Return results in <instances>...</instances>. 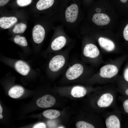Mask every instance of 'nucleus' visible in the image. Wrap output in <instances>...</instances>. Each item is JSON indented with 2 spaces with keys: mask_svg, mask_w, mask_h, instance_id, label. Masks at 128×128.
Listing matches in <instances>:
<instances>
[{
  "mask_svg": "<svg viewBox=\"0 0 128 128\" xmlns=\"http://www.w3.org/2000/svg\"><path fill=\"white\" fill-rule=\"evenodd\" d=\"M105 124L107 128H120V127L119 120L114 115L110 116L106 119Z\"/></svg>",
  "mask_w": 128,
  "mask_h": 128,
  "instance_id": "obj_13",
  "label": "nucleus"
},
{
  "mask_svg": "<svg viewBox=\"0 0 128 128\" xmlns=\"http://www.w3.org/2000/svg\"><path fill=\"white\" fill-rule=\"evenodd\" d=\"M58 127V128H64L63 127Z\"/></svg>",
  "mask_w": 128,
  "mask_h": 128,
  "instance_id": "obj_33",
  "label": "nucleus"
},
{
  "mask_svg": "<svg viewBox=\"0 0 128 128\" xmlns=\"http://www.w3.org/2000/svg\"><path fill=\"white\" fill-rule=\"evenodd\" d=\"M43 114L46 118L50 119H53L59 117L60 115V113L57 110L50 109L44 111L43 113Z\"/></svg>",
  "mask_w": 128,
  "mask_h": 128,
  "instance_id": "obj_18",
  "label": "nucleus"
},
{
  "mask_svg": "<svg viewBox=\"0 0 128 128\" xmlns=\"http://www.w3.org/2000/svg\"><path fill=\"white\" fill-rule=\"evenodd\" d=\"M83 53L86 56L91 58H95L98 56L100 51L97 47L92 44H89L85 46Z\"/></svg>",
  "mask_w": 128,
  "mask_h": 128,
  "instance_id": "obj_7",
  "label": "nucleus"
},
{
  "mask_svg": "<svg viewBox=\"0 0 128 128\" xmlns=\"http://www.w3.org/2000/svg\"><path fill=\"white\" fill-rule=\"evenodd\" d=\"M123 34L125 40L128 41V23L126 25L124 29Z\"/></svg>",
  "mask_w": 128,
  "mask_h": 128,
  "instance_id": "obj_23",
  "label": "nucleus"
},
{
  "mask_svg": "<svg viewBox=\"0 0 128 128\" xmlns=\"http://www.w3.org/2000/svg\"><path fill=\"white\" fill-rule=\"evenodd\" d=\"M45 36V31L41 25L37 24L35 26L32 30V36L34 42L37 44L41 43Z\"/></svg>",
  "mask_w": 128,
  "mask_h": 128,
  "instance_id": "obj_6",
  "label": "nucleus"
},
{
  "mask_svg": "<svg viewBox=\"0 0 128 128\" xmlns=\"http://www.w3.org/2000/svg\"><path fill=\"white\" fill-rule=\"evenodd\" d=\"M77 128H94L95 127L92 124L84 121H80L76 124Z\"/></svg>",
  "mask_w": 128,
  "mask_h": 128,
  "instance_id": "obj_21",
  "label": "nucleus"
},
{
  "mask_svg": "<svg viewBox=\"0 0 128 128\" xmlns=\"http://www.w3.org/2000/svg\"><path fill=\"white\" fill-rule=\"evenodd\" d=\"M27 25L24 23H21L16 25L13 29V32L15 33H22L25 30Z\"/></svg>",
  "mask_w": 128,
  "mask_h": 128,
  "instance_id": "obj_20",
  "label": "nucleus"
},
{
  "mask_svg": "<svg viewBox=\"0 0 128 128\" xmlns=\"http://www.w3.org/2000/svg\"><path fill=\"white\" fill-rule=\"evenodd\" d=\"M9 0H0V6H3L6 4Z\"/></svg>",
  "mask_w": 128,
  "mask_h": 128,
  "instance_id": "obj_27",
  "label": "nucleus"
},
{
  "mask_svg": "<svg viewBox=\"0 0 128 128\" xmlns=\"http://www.w3.org/2000/svg\"><path fill=\"white\" fill-rule=\"evenodd\" d=\"M24 91V89L22 87L16 86L12 87L10 89L8 92V94L12 98H17L21 96Z\"/></svg>",
  "mask_w": 128,
  "mask_h": 128,
  "instance_id": "obj_15",
  "label": "nucleus"
},
{
  "mask_svg": "<svg viewBox=\"0 0 128 128\" xmlns=\"http://www.w3.org/2000/svg\"><path fill=\"white\" fill-rule=\"evenodd\" d=\"M3 111L2 108L1 106V105H0V114H1Z\"/></svg>",
  "mask_w": 128,
  "mask_h": 128,
  "instance_id": "obj_30",
  "label": "nucleus"
},
{
  "mask_svg": "<svg viewBox=\"0 0 128 128\" xmlns=\"http://www.w3.org/2000/svg\"><path fill=\"white\" fill-rule=\"evenodd\" d=\"M99 43L103 48L108 51L113 50L115 47L113 42L108 38L101 37L98 39Z\"/></svg>",
  "mask_w": 128,
  "mask_h": 128,
  "instance_id": "obj_12",
  "label": "nucleus"
},
{
  "mask_svg": "<svg viewBox=\"0 0 128 128\" xmlns=\"http://www.w3.org/2000/svg\"><path fill=\"white\" fill-rule=\"evenodd\" d=\"M92 21L96 25L103 26L107 25L109 23L110 19L108 16L102 13H97L93 15Z\"/></svg>",
  "mask_w": 128,
  "mask_h": 128,
  "instance_id": "obj_8",
  "label": "nucleus"
},
{
  "mask_svg": "<svg viewBox=\"0 0 128 128\" xmlns=\"http://www.w3.org/2000/svg\"><path fill=\"white\" fill-rule=\"evenodd\" d=\"M83 71V68L81 64H75L68 69L66 73V76L69 80H74L80 76Z\"/></svg>",
  "mask_w": 128,
  "mask_h": 128,
  "instance_id": "obj_1",
  "label": "nucleus"
},
{
  "mask_svg": "<svg viewBox=\"0 0 128 128\" xmlns=\"http://www.w3.org/2000/svg\"><path fill=\"white\" fill-rule=\"evenodd\" d=\"M87 93V90L84 87L79 86L73 87L71 91V94L73 97L80 98L85 96Z\"/></svg>",
  "mask_w": 128,
  "mask_h": 128,
  "instance_id": "obj_16",
  "label": "nucleus"
},
{
  "mask_svg": "<svg viewBox=\"0 0 128 128\" xmlns=\"http://www.w3.org/2000/svg\"><path fill=\"white\" fill-rule=\"evenodd\" d=\"M101 9L99 8H96L95 11L96 12L99 13L101 11Z\"/></svg>",
  "mask_w": 128,
  "mask_h": 128,
  "instance_id": "obj_29",
  "label": "nucleus"
},
{
  "mask_svg": "<svg viewBox=\"0 0 128 128\" xmlns=\"http://www.w3.org/2000/svg\"><path fill=\"white\" fill-rule=\"evenodd\" d=\"M100 75L104 78H110L116 75L118 69L115 65L108 64L103 66L100 69Z\"/></svg>",
  "mask_w": 128,
  "mask_h": 128,
  "instance_id": "obj_3",
  "label": "nucleus"
},
{
  "mask_svg": "<svg viewBox=\"0 0 128 128\" xmlns=\"http://www.w3.org/2000/svg\"><path fill=\"white\" fill-rule=\"evenodd\" d=\"M119 0L123 5H128V0Z\"/></svg>",
  "mask_w": 128,
  "mask_h": 128,
  "instance_id": "obj_28",
  "label": "nucleus"
},
{
  "mask_svg": "<svg viewBox=\"0 0 128 128\" xmlns=\"http://www.w3.org/2000/svg\"><path fill=\"white\" fill-rule=\"evenodd\" d=\"M78 12V7L76 4H72L68 7L65 12L67 21L71 23L74 22L77 19Z\"/></svg>",
  "mask_w": 128,
  "mask_h": 128,
  "instance_id": "obj_4",
  "label": "nucleus"
},
{
  "mask_svg": "<svg viewBox=\"0 0 128 128\" xmlns=\"http://www.w3.org/2000/svg\"><path fill=\"white\" fill-rule=\"evenodd\" d=\"M32 0H17V3L18 5L20 6H24L30 4Z\"/></svg>",
  "mask_w": 128,
  "mask_h": 128,
  "instance_id": "obj_22",
  "label": "nucleus"
},
{
  "mask_svg": "<svg viewBox=\"0 0 128 128\" xmlns=\"http://www.w3.org/2000/svg\"><path fill=\"white\" fill-rule=\"evenodd\" d=\"M124 77L125 80L128 82V67L126 68L124 71Z\"/></svg>",
  "mask_w": 128,
  "mask_h": 128,
  "instance_id": "obj_26",
  "label": "nucleus"
},
{
  "mask_svg": "<svg viewBox=\"0 0 128 128\" xmlns=\"http://www.w3.org/2000/svg\"><path fill=\"white\" fill-rule=\"evenodd\" d=\"M14 41L16 44L22 46H26L27 45V41L24 37L16 35L14 38Z\"/></svg>",
  "mask_w": 128,
  "mask_h": 128,
  "instance_id": "obj_19",
  "label": "nucleus"
},
{
  "mask_svg": "<svg viewBox=\"0 0 128 128\" xmlns=\"http://www.w3.org/2000/svg\"><path fill=\"white\" fill-rule=\"evenodd\" d=\"M15 68L18 73L24 76L27 75L30 70V68L28 65L22 60L18 61L15 63Z\"/></svg>",
  "mask_w": 128,
  "mask_h": 128,
  "instance_id": "obj_11",
  "label": "nucleus"
},
{
  "mask_svg": "<svg viewBox=\"0 0 128 128\" xmlns=\"http://www.w3.org/2000/svg\"><path fill=\"white\" fill-rule=\"evenodd\" d=\"M54 1V0H39L37 3L36 7L39 10L45 9L51 7Z\"/></svg>",
  "mask_w": 128,
  "mask_h": 128,
  "instance_id": "obj_17",
  "label": "nucleus"
},
{
  "mask_svg": "<svg viewBox=\"0 0 128 128\" xmlns=\"http://www.w3.org/2000/svg\"><path fill=\"white\" fill-rule=\"evenodd\" d=\"M125 92L126 94L127 95H128V88L126 90Z\"/></svg>",
  "mask_w": 128,
  "mask_h": 128,
  "instance_id": "obj_31",
  "label": "nucleus"
},
{
  "mask_svg": "<svg viewBox=\"0 0 128 128\" xmlns=\"http://www.w3.org/2000/svg\"><path fill=\"white\" fill-rule=\"evenodd\" d=\"M65 62L64 57L58 55L54 57L49 63V67L50 70L54 72L57 71L64 65Z\"/></svg>",
  "mask_w": 128,
  "mask_h": 128,
  "instance_id": "obj_2",
  "label": "nucleus"
},
{
  "mask_svg": "<svg viewBox=\"0 0 128 128\" xmlns=\"http://www.w3.org/2000/svg\"><path fill=\"white\" fill-rule=\"evenodd\" d=\"M66 42V39L64 36H59L55 39L52 42L51 47L53 50H57L63 48Z\"/></svg>",
  "mask_w": 128,
  "mask_h": 128,
  "instance_id": "obj_14",
  "label": "nucleus"
},
{
  "mask_svg": "<svg viewBox=\"0 0 128 128\" xmlns=\"http://www.w3.org/2000/svg\"><path fill=\"white\" fill-rule=\"evenodd\" d=\"M56 100L53 96L49 95H46L38 99L36 104L40 107L48 108L53 106Z\"/></svg>",
  "mask_w": 128,
  "mask_h": 128,
  "instance_id": "obj_5",
  "label": "nucleus"
},
{
  "mask_svg": "<svg viewBox=\"0 0 128 128\" xmlns=\"http://www.w3.org/2000/svg\"><path fill=\"white\" fill-rule=\"evenodd\" d=\"M3 116L1 114H0V119H1L3 118Z\"/></svg>",
  "mask_w": 128,
  "mask_h": 128,
  "instance_id": "obj_32",
  "label": "nucleus"
},
{
  "mask_svg": "<svg viewBox=\"0 0 128 128\" xmlns=\"http://www.w3.org/2000/svg\"><path fill=\"white\" fill-rule=\"evenodd\" d=\"M17 21V18L14 17H2L0 18V26L4 29L8 28L12 26Z\"/></svg>",
  "mask_w": 128,
  "mask_h": 128,
  "instance_id": "obj_10",
  "label": "nucleus"
},
{
  "mask_svg": "<svg viewBox=\"0 0 128 128\" xmlns=\"http://www.w3.org/2000/svg\"><path fill=\"white\" fill-rule=\"evenodd\" d=\"M113 100V97L110 93H107L103 94L97 101L98 106L101 108L106 107L109 106Z\"/></svg>",
  "mask_w": 128,
  "mask_h": 128,
  "instance_id": "obj_9",
  "label": "nucleus"
},
{
  "mask_svg": "<svg viewBox=\"0 0 128 128\" xmlns=\"http://www.w3.org/2000/svg\"><path fill=\"white\" fill-rule=\"evenodd\" d=\"M33 128H46V125L45 123H41L35 125Z\"/></svg>",
  "mask_w": 128,
  "mask_h": 128,
  "instance_id": "obj_24",
  "label": "nucleus"
},
{
  "mask_svg": "<svg viewBox=\"0 0 128 128\" xmlns=\"http://www.w3.org/2000/svg\"><path fill=\"white\" fill-rule=\"evenodd\" d=\"M123 105L124 111L128 113V99H127L124 101Z\"/></svg>",
  "mask_w": 128,
  "mask_h": 128,
  "instance_id": "obj_25",
  "label": "nucleus"
}]
</instances>
